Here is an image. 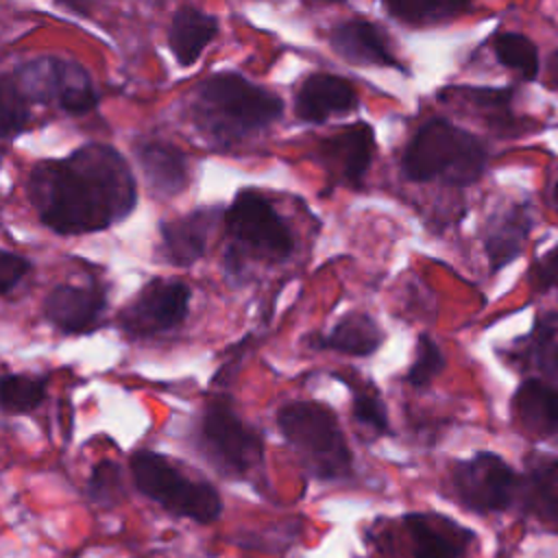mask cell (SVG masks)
<instances>
[{"label": "cell", "instance_id": "23", "mask_svg": "<svg viewBox=\"0 0 558 558\" xmlns=\"http://www.w3.org/2000/svg\"><path fill=\"white\" fill-rule=\"evenodd\" d=\"M525 368L558 379V312H541L527 336L519 338L514 353Z\"/></svg>", "mask_w": 558, "mask_h": 558}, {"label": "cell", "instance_id": "22", "mask_svg": "<svg viewBox=\"0 0 558 558\" xmlns=\"http://www.w3.org/2000/svg\"><path fill=\"white\" fill-rule=\"evenodd\" d=\"M451 94L462 96L466 102H471L475 109L486 113V120L490 126L497 129L501 135H523L534 129H543V124H534L536 120L519 118L512 113V96L514 87H471V85H456L449 89Z\"/></svg>", "mask_w": 558, "mask_h": 558}, {"label": "cell", "instance_id": "20", "mask_svg": "<svg viewBox=\"0 0 558 558\" xmlns=\"http://www.w3.org/2000/svg\"><path fill=\"white\" fill-rule=\"evenodd\" d=\"M517 504L525 514L558 530V456L532 453L525 460Z\"/></svg>", "mask_w": 558, "mask_h": 558}, {"label": "cell", "instance_id": "12", "mask_svg": "<svg viewBox=\"0 0 558 558\" xmlns=\"http://www.w3.org/2000/svg\"><path fill=\"white\" fill-rule=\"evenodd\" d=\"M355 85L338 74L314 72L294 94V116L301 122L323 124L331 116H344L357 109Z\"/></svg>", "mask_w": 558, "mask_h": 558}, {"label": "cell", "instance_id": "34", "mask_svg": "<svg viewBox=\"0 0 558 558\" xmlns=\"http://www.w3.org/2000/svg\"><path fill=\"white\" fill-rule=\"evenodd\" d=\"M545 85L554 92H558V48L547 57L545 63Z\"/></svg>", "mask_w": 558, "mask_h": 558}, {"label": "cell", "instance_id": "17", "mask_svg": "<svg viewBox=\"0 0 558 558\" xmlns=\"http://www.w3.org/2000/svg\"><path fill=\"white\" fill-rule=\"evenodd\" d=\"M218 214L220 207H198L174 220H163L159 225V251L168 259V264L187 268L198 262L207 251V238Z\"/></svg>", "mask_w": 558, "mask_h": 558}, {"label": "cell", "instance_id": "1", "mask_svg": "<svg viewBox=\"0 0 558 558\" xmlns=\"http://www.w3.org/2000/svg\"><path fill=\"white\" fill-rule=\"evenodd\" d=\"M26 194L39 222L59 235L109 229L137 205L131 166L102 142H89L65 157L39 161L28 174Z\"/></svg>", "mask_w": 558, "mask_h": 558}, {"label": "cell", "instance_id": "10", "mask_svg": "<svg viewBox=\"0 0 558 558\" xmlns=\"http://www.w3.org/2000/svg\"><path fill=\"white\" fill-rule=\"evenodd\" d=\"M190 288L174 279H155L118 314L122 331L131 338H148L179 327L187 316Z\"/></svg>", "mask_w": 558, "mask_h": 558}, {"label": "cell", "instance_id": "15", "mask_svg": "<svg viewBox=\"0 0 558 558\" xmlns=\"http://www.w3.org/2000/svg\"><path fill=\"white\" fill-rule=\"evenodd\" d=\"M133 153L153 196L170 198L187 187V157L174 144L161 137H140L133 142Z\"/></svg>", "mask_w": 558, "mask_h": 558}, {"label": "cell", "instance_id": "2", "mask_svg": "<svg viewBox=\"0 0 558 558\" xmlns=\"http://www.w3.org/2000/svg\"><path fill=\"white\" fill-rule=\"evenodd\" d=\"M190 113L209 142L229 146L277 122L283 100L240 72H216L196 85Z\"/></svg>", "mask_w": 558, "mask_h": 558}, {"label": "cell", "instance_id": "24", "mask_svg": "<svg viewBox=\"0 0 558 558\" xmlns=\"http://www.w3.org/2000/svg\"><path fill=\"white\" fill-rule=\"evenodd\" d=\"M381 342H384V331L377 327V323L368 314L351 312L342 316L327 336H318L314 344L344 353V355L366 357L375 353Z\"/></svg>", "mask_w": 558, "mask_h": 558}, {"label": "cell", "instance_id": "13", "mask_svg": "<svg viewBox=\"0 0 558 558\" xmlns=\"http://www.w3.org/2000/svg\"><path fill=\"white\" fill-rule=\"evenodd\" d=\"M375 155V133L368 122H357L338 135L325 137L320 144V159L336 183L360 187Z\"/></svg>", "mask_w": 558, "mask_h": 558}, {"label": "cell", "instance_id": "7", "mask_svg": "<svg viewBox=\"0 0 558 558\" xmlns=\"http://www.w3.org/2000/svg\"><path fill=\"white\" fill-rule=\"evenodd\" d=\"M28 102L57 107L68 116L96 109L100 94L85 65L59 54L31 57L9 72Z\"/></svg>", "mask_w": 558, "mask_h": 558}, {"label": "cell", "instance_id": "4", "mask_svg": "<svg viewBox=\"0 0 558 558\" xmlns=\"http://www.w3.org/2000/svg\"><path fill=\"white\" fill-rule=\"evenodd\" d=\"M277 425L307 471L318 480H342L353 471V453L333 414L320 401H290L277 412Z\"/></svg>", "mask_w": 558, "mask_h": 558}, {"label": "cell", "instance_id": "6", "mask_svg": "<svg viewBox=\"0 0 558 558\" xmlns=\"http://www.w3.org/2000/svg\"><path fill=\"white\" fill-rule=\"evenodd\" d=\"M131 475L146 497L174 517L214 523L222 512V499L209 482L187 477L161 453L137 451L131 458Z\"/></svg>", "mask_w": 558, "mask_h": 558}, {"label": "cell", "instance_id": "18", "mask_svg": "<svg viewBox=\"0 0 558 558\" xmlns=\"http://www.w3.org/2000/svg\"><path fill=\"white\" fill-rule=\"evenodd\" d=\"M532 227V211L525 203H514L501 211H495L486 220L482 244L490 272H499L521 255Z\"/></svg>", "mask_w": 558, "mask_h": 558}, {"label": "cell", "instance_id": "29", "mask_svg": "<svg viewBox=\"0 0 558 558\" xmlns=\"http://www.w3.org/2000/svg\"><path fill=\"white\" fill-rule=\"evenodd\" d=\"M445 355L438 347V342L427 336V333H421L416 338V357L412 362V366L408 368V375H405V381L421 390V388H427L442 371H445Z\"/></svg>", "mask_w": 558, "mask_h": 558}, {"label": "cell", "instance_id": "8", "mask_svg": "<svg viewBox=\"0 0 558 558\" xmlns=\"http://www.w3.org/2000/svg\"><path fill=\"white\" fill-rule=\"evenodd\" d=\"M449 482L456 501L477 514L506 512L519 501L521 473L493 451H477L458 460Z\"/></svg>", "mask_w": 558, "mask_h": 558}, {"label": "cell", "instance_id": "25", "mask_svg": "<svg viewBox=\"0 0 558 558\" xmlns=\"http://www.w3.org/2000/svg\"><path fill=\"white\" fill-rule=\"evenodd\" d=\"M381 4L397 22L429 26L458 17L469 9L471 0H381Z\"/></svg>", "mask_w": 558, "mask_h": 558}, {"label": "cell", "instance_id": "27", "mask_svg": "<svg viewBox=\"0 0 558 558\" xmlns=\"http://www.w3.org/2000/svg\"><path fill=\"white\" fill-rule=\"evenodd\" d=\"M7 414H28L46 399V379L28 373H7L0 386Z\"/></svg>", "mask_w": 558, "mask_h": 558}, {"label": "cell", "instance_id": "16", "mask_svg": "<svg viewBox=\"0 0 558 558\" xmlns=\"http://www.w3.org/2000/svg\"><path fill=\"white\" fill-rule=\"evenodd\" d=\"M414 558H462L475 532L438 512H410L403 519Z\"/></svg>", "mask_w": 558, "mask_h": 558}, {"label": "cell", "instance_id": "31", "mask_svg": "<svg viewBox=\"0 0 558 558\" xmlns=\"http://www.w3.org/2000/svg\"><path fill=\"white\" fill-rule=\"evenodd\" d=\"M351 410H353V418L375 432V434H390V423H388V412L384 401L379 399V395L375 390H360L353 388V401H351Z\"/></svg>", "mask_w": 558, "mask_h": 558}, {"label": "cell", "instance_id": "21", "mask_svg": "<svg viewBox=\"0 0 558 558\" xmlns=\"http://www.w3.org/2000/svg\"><path fill=\"white\" fill-rule=\"evenodd\" d=\"M218 17L201 11L198 7L183 4L179 7L168 26V48L181 68L194 65L203 50L218 35Z\"/></svg>", "mask_w": 558, "mask_h": 558}, {"label": "cell", "instance_id": "5", "mask_svg": "<svg viewBox=\"0 0 558 558\" xmlns=\"http://www.w3.org/2000/svg\"><path fill=\"white\" fill-rule=\"evenodd\" d=\"M229 246L225 268L229 277H244V259L281 262L294 251V235L272 203L257 190H240L225 209Z\"/></svg>", "mask_w": 558, "mask_h": 558}, {"label": "cell", "instance_id": "26", "mask_svg": "<svg viewBox=\"0 0 558 558\" xmlns=\"http://www.w3.org/2000/svg\"><path fill=\"white\" fill-rule=\"evenodd\" d=\"M493 52L504 68L517 72L523 81H534L538 76V48L527 35L514 31H499L493 37Z\"/></svg>", "mask_w": 558, "mask_h": 558}, {"label": "cell", "instance_id": "36", "mask_svg": "<svg viewBox=\"0 0 558 558\" xmlns=\"http://www.w3.org/2000/svg\"><path fill=\"white\" fill-rule=\"evenodd\" d=\"M320 2H344V0H320Z\"/></svg>", "mask_w": 558, "mask_h": 558}, {"label": "cell", "instance_id": "9", "mask_svg": "<svg viewBox=\"0 0 558 558\" xmlns=\"http://www.w3.org/2000/svg\"><path fill=\"white\" fill-rule=\"evenodd\" d=\"M201 438L211 460L231 475H246L259 466L264 442L227 401H211L201 418Z\"/></svg>", "mask_w": 558, "mask_h": 558}, {"label": "cell", "instance_id": "14", "mask_svg": "<svg viewBox=\"0 0 558 558\" xmlns=\"http://www.w3.org/2000/svg\"><path fill=\"white\" fill-rule=\"evenodd\" d=\"M107 290L100 286H57L44 301L46 318L65 333H85L102 323Z\"/></svg>", "mask_w": 558, "mask_h": 558}, {"label": "cell", "instance_id": "11", "mask_svg": "<svg viewBox=\"0 0 558 558\" xmlns=\"http://www.w3.org/2000/svg\"><path fill=\"white\" fill-rule=\"evenodd\" d=\"M329 46L340 59L353 65L395 68L410 74V70L395 57L386 31L371 20L353 17L336 24L329 31Z\"/></svg>", "mask_w": 558, "mask_h": 558}, {"label": "cell", "instance_id": "28", "mask_svg": "<svg viewBox=\"0 0 558 558\" xmlns=\"http://www.w3.org/2000/svg\"><path fill=\"white\" fill-rule=\"evenodd\" d=\"M87 497L102 508H113L124 499L122 469L118 462L100 460L94 464L87 480Z\"/></svg>", "mask_w": 558, "mask_h": 558}, {"label": "cell", "instance_id": "32", "mask_svg": "<svg viewBox=\"0 0 558 558\" xmlns=\"http://www.w3.org/2000/svg\"><path fill=\"white\" fill-rule=\"evenodd\" d=\"M530 283L536 292L558 290V244L547 248L530 266Z\"/></svg>", "mask_w": 558, "mask_h": 558}, {"label": "cell", "instance_id": "19", "mask_svg": "<svg viewBox=\"0 0 558 558\" xmlns=\"http://www.w3.org/2000/svg\"><path fill=\"white\" fill-rule=\"evenodd\" d=\"M512 418L532 438L558 434V386L545 377L523 379L510 399Z\"/></svg>", "mask_w": 558, "mask_h": 558}, {"label": "cell", "instance_id": "30", "mask_svg": "<svg viewBox=\"0 0 558 558\" xmlns=\"http://www.w3.org/2000/svg\"><path fill=\"white\" fill-rule=\"evenodd\" d=\"M0 102H2V140L9 142L11 137L20 135L31 122V102L22 96L11 74H4L0 81Z\"/></svg>", "mask_w": 558, "mask_h": 558}, {"label": "cell", "instance_id": "3", "mask_svg": "<svg viewBox=\"0 0 558 558\" xmlns=\"http://www.w3.org/2000/svg\"><path fill=\"white\" fill-rule=\"evenodd\" d=\"M486 163V144L447 118L423 122L401 153V172L414 183L440 181L466 187L482 179Z\"/></svg>", "mask_w": 558, "mask_h": 558}, {"label": "cell", "instance_id": "33", "mask_svg": "<svg viewBox=\"0 0 558 558\" xmlns=\"http://www.w3.org/2000/svg\"><path fill=\"white\" fill-rule=\"evenodd\" d=\"M33 264L28 257L13 253V251H2L0 253V292L2 296L11 294L13 288L31 272Z\"/></svg>", "mask_w": 558, "mask_h": 558}, {"label": "cell", "instance_id": "35", "mask_svg": "<svg viewBox=\"0 0 558 558\" xmlns=\"http://www.w3.org/2000/svg\"><path fill=\"white\" fill-rule=\"evenodd\" d=\"M551 205H554L556 211H558V181L551 185Z\"/></svg>", "mask_w": 558, "mask_h": 558}]
</instances>
